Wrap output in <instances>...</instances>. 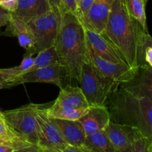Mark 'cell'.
Returning <instances> with one entry per match:
<instances>
[{"instance_id":"cell-25","label":"cell","mask_w":152,"mask_h":152,"mask_svg":"<svg viewBox=\"0 0 152 152\" xmlns=\"http://www.w3.org/2000/svg\"><path fill=\"white\" fill-rule=\"evenodd\" d=\"M93 1L94 0H80V1L78 8H77V16H78L80 21L83 20V18L86 16Z\"/></svg>"},{"instance_id":"cell-37","label":"cell","mask_w":152,"mask_h":152,"mask_svg":"<svg viewBox=\"0 0 152 152\" xmlns=\"http://www.w3.org/2000/svg\"><path fill=\"white\" fill-rule=\"evenodd\" d=\"M80 0H77V8H78V4H79V3H80Z\"/></svg>"},{"instance_id":"cell-26","label":"cell","mask_w":152,"mask_h":152,"mask_svg":"<svg viewBox=\"0 0 152 152\" xmlns=\"http://www.w3.org/2000/svg\"><path fill=\"white\" fill-rule=\"evenodd\" d=\"M61 11L71 12L77 15V0H61Z\"/></svg>"},{"instance_id":"cell-8","label":"cell","mask_w":152,"mask_h":152,"mask_svg":"<svg viewBox=\"0 0 152 152\" xmlns=\"http://www.w3.org/2000/svg\"><path fill=\"white\" fill-rule=\"evenodd\" d=\"M70 78L67 69L62 64H55L29 71L12 80L8 88L27 83H49L64 88V83Z\"/></svg>"},{"instance_id":"cell-10","label":"cell","mask_w":152,"mask_h":152,"mask_svg":"<svg viewBox=\"0 0 152 152\" xmlns=\"http://www.w3.org/2000/svg\"><path fill=\"white\" fill-rule=\"evenodd\" d=\"M111 141L114 152H132L133 143L140 134L133 127L111 122L104 130Z\"/></svg>"},{"instance_id":"cell-11","label":"cell","mask_w":152,"mask_h":152,"mask_svg":"<svg viewBox=\"0 0 152 152\" xmlns=\"http://www.w3.org/2000/svg\"><path fill=\"white\" fill-rule=\"evenodd\" d=\"M86 34L88 47L101 59L112 63L129 66L120 52L102 34L87 29Z\"/></svg>"},{"instance_id":"cell-7","label":"cell","mask_w":152,"mask_h":152,"mask_svg":"<svg viewBox=\"0 0 152 152\" xmlns=\"http://www.w3.org/2000/svg\"><path fill=\"white\" fill-rule=\"evenodd\" d=\"M36 116L38 124V146L42 148L58 152L68 145L53 119L48 115L45 108L42 105L37 104Z\"/></svg>"},{"instance_id":"cell-22","label":"cell","mask_w":152,"mask_h":152,"mask_svg":"<svg viewBox=\"0 0 152 152\" xmlns=\"http://www.w3.org/2000/svg\"><path fill=\"white\" fill-rule=\"evenodd\" d=\"M55 64H60V61L56 49L53 46L49 49L39 52L37 56L34 58V63L29 71H33L37 69L55 65Z\"/></svg>"},{"instance_id":"cell-19","label":"cell","mask_w":152,"mask_h":152,"mask_svg":"<svg viewBox=\"0 0 152 152\" xmlns=\"http://www.w3.org/2000/svg\"><path fill=\"white\" fill-rule=\"evenodd\" d=\"M34 61V58H33V56L25 55L19 65L10 68H0V89L8 88L9 83L12 80L29 72Z\"/></svg>"},{"instance_id":"cell-5","label":"cell","mask_w":152,"mask_h":152,"mask_svg":"<svg viewBox=\"0 0 152 152\" xmlns=\"http://www.w3.org/2000/svg\"><path fill=\"white\" fill-rule=\"evenodd\" d=\"M60 9L51 8L28 23L37 43V54L54 46L61 22Z\"/></svg>"},{"instance_id":"cell-32","label":"cell","mask_w":152,"mask_h":152,"mask_svg":"<svg viewBox=\"0 0 152 152\" xmlns=\"http://www.w3.org/2000/svg\"><path fill=\"white\" fill-rule=\"evenodd\" d=\"M46 1L48 2L51 8L61 9V5H62L61 0H46Z\"/></svg>"},{"instance_id":"cell-4","label":"cell","mask_w":152,"mask_h":152,"mask_svg":"<svg viewBox=\"0 0 152 152\" xmlns=\"http://www.w3.org/2000/svg\"><path fill=\"white\" fill-rule=\"evenodd\" d=\"M79 83L90 107L107 106L111 95L121 85L101 75L88 58L82 66Z\"/></svg>"},{"instance_id":"cell-34","label":"cell","mask_w":152,"mask_h":152,"mask_svg":"<svg viewBox=\"0 0 152 152\" xmlns=\"http://www.w3.org/2000/svg\"><path fill=\"white\" fill-rule=\"evenodd\" d=\"M15 149L10 146L0 145V152H14Z\"/></svg>"},{"instance_id":"cell-18","label":"cell","mask_w":152,"mask_h":152,"mask_svg":"<svg viewBox=\"0 0 152 152\" xmlns=\"http://www.w3.org/2000/svg\"><path fill=\"white\" fill-rule=\"evenodd\" d=\"M122 85L152 101V68L147 64L142 65L132 80Z\"/></svg>"},{"instance_id":"cell-3","label":"cell","mask_w":152,"mask_h":152,"mask_svg":"<svg viewBox=\"0 0 152 152\" xmlns=\"http://www.w3.org/2000/svg\"><path fill=\"white\" fill-rule=\"evenodd\" d=\"M107 107L111 121L136 128L152 142V101L142 94L120 85Z\"/></svg>"},{"instance_id":"cell-9","label":"cell","mask_w":152,"mask_h":152,"mask_svg":"<svg viewBox=\"0 0 152 152\" xmlns=\"http://www.w3.org/2000/svg\"><path fill=\"white\" fill-rule=\"evenodd\" d=\"M88 60L92 65L104 77L119 83L123 84L129 82L134 78L137 71L127 65L115 64L101 59L95 55L88 46Z\"/></svg>"},{"instance_id":"cell-14","label":"cell","mask_w":152,"mask_h":152,"mask_svg":"<svg viewBox=\"0 0 152 152\" xmlns=\"http://www.w3.org/2000/svg\"><path fill=\"white\" fill-rule=\"evenodd\" d=\"M79 122L83 125L87 137L103 131L111 122V116L107 106H94L89 107Z\"/></svg>"},{"instance_id":"cell-29","label":"cell","mask_w":152,"mask_h":152,"mask_svg":"<svg viewBox=\"0 0 152 152\" xmlns=\"http://www.w3.org/2000/svg\"><path fill=\"white\" fill-rule=\"evenodd\" d=\"M10 13L0 7V29L1 27L7 25L10 19Z\"/></svg>"},{"instance_id":"cell-16","label":"cell","mask_w":152,"mask_h":152,"mask_svg":"<svg viewBox=\"0 0 152 152\" xmlns=\"http://www.w3.org/2000/svg\"><path fill=\"white\" fill-rule=\"evenodd\" d=\"M51 9L46 0H18L16 10L12 14L28 23Z\"/></svg>"},{"instance_id":"cell-2","label":"cell","mask_w":152,"mask_h":152,"mask_svg":"<svg viewBox=\"0 0 152 152\" xmlns=\"http://www.w3.org/2000/svg\"><path fill=\"white\" fill-rule=\"evenodd\" d=\"M61 13L54 47L60 64L67 69L70 78L79 83L82 66L88 58L86 28L76 14L67 11Z\"/></svg>"},{"instance_id":"cell-15","label":"cell","mask_w":152,"mask_h":152,"mask_svg":"<svg viewBox=\"0 0 152 152\" xmlns=\"http://www.w3.org/2000/svg\"><path fill=\"white\" fill-rule=\"evenodd\" d=\"M52 105L71 110L88 109L90 107L80 87L69 85L60 89L59 95Z\"/></svg>"},{"instance_id":"cell-6","label":"cell","mask_w":152,"mask_h":152,"mask_svg":"<svg viewBox=\"0 0 152 152\" xmlns=\"http://www.w3.org/2000/svg\"><path fill=\"white\" fill-rule=\"evenodd\" d=\"M37 104H30L2 112L4 119L19 136L31 145H38V124L36 116Z\"/></svg>"},{"instance_id":"cell-23","label":"cell","mask_w":152,"mask_h":152,"mask_svg":"<svg viewBox=\"0 0 152 152\" xmlns=\"http://www.w3.org/2000/svg\"><path fill=\"white\" fill-rule=\"evenodd\" d=\"M129 14L140 22L146 32L148 31L145 15V3L143 0H123Z\"/></svg>"},{"instance_id":"cell-36","label":"cell","mask_w":152,"mask_h":152,"mask_svg":"<svg viewBox=\"0 0 152 152\" xmlns=\"http://www.w3.org/2000/svg\"><path fill=\"white\" fill-rule=\"evenodd\" d=\"M43 151H44V152H55L53 151H51V150H49V149H44L42 148Z\"/></svg>"},{"instance_id":"cell-12","label":"cell","mask_w":152,"mask_h":152,"mask_svg":"<svg viewBox=\"0 0 152 152\" xmlns=\"http://www.w3.org/2000/svg\"><path fill=\"white\" fill-rule=\"evenodd\" d=\"M114 0H94L81 22L85 28L97 34L104 31Z\"/></svg>"},{"instance_id":"cell-35","label":"cell","mask_w":152,"mask_h":152,"mask_svg":"<svg viewBox=\"0 0 152 152\" xmlns=\"http://www.w3.org/2000/svg\"><path fill=\"white\" fill-rule=\"evenodd\" d=\"M81 148H82V149H83V151H84V152H94V151H92L91 150H90V149H88V148H86V146H84V145L82 146Z\"/></svg>"},{"instance_id":"cell-28","label":"cell","mask_w":152,"mask_h":152,"mask_svg":"<svg viewBox=\"0 0 152 152\" xmlns=\"http://www.w3.org/2000/svg\"><path fill=\"white\" fill-rule=\"evenodd\" d=\"M143 61L152 68V46H143Z\"/></svg>"},{"instance_id":"cell-38","label":"cell","mask_w":152,"mask_h":152,"mask_svg":"<svg viewBox=\"0 0 152 152\" xmlns=\"http://www.w3.org/2000/svg\"><path fill=\"white\" fill-rule=\"evenodd\" d=\"M143 1H144V2H145V4H146V3H147V1H148V0H143Z\"/></svg>"},{"instance_id":"cell-30","label":"cell","mask_w":152,"mask_h":152,"mask_svg":"<svg viewBox=\"0 0 152 152\" xmlns=\"http://www.w3.org/2000/svg\"><path fill=\"white\" fill-rule=\"evenodd\" d=\"M14 152H44V151L39 146L31 145L28 146V147L18 149V150L15 151Z\"/></svg>"},{"instance_id":"cell-21","label":"cell","mask_w":152,"mask_h":152,"mask_svg":"<svg viewBox=\"0 0 152 152\" xmlns=\"http://www.w3.org/2000/svg\"><path fill=\"white\" fill-rule=\"evenodd\" d=\"M84 146L94 152H114V147L104 131L87 136Z\"/></svg>"},{"instance_id":"cell-13","label":"cell","mask_w":152,"mask_h":152,"mask_svg":"<svg viewBox=\"0 0 152 152\" xmlns=\"http://www.w3.org/2000/svg\"><path fill=\"white\" fill-rule=\"evenodd\" d=\"M4 34L17 37L19 45L26 52L25 55L33 56L37 54L36 39L28 23L19 19L11 13Z\"/></svg>"},{"instance_id":"cell-31","label":"cell","mask_w":152,"mask_h":152,"mask_svg":"<svg viewBox=\"0 0 152 152\" xmlns=\"http://www.w3.org/2000/svg\"><path fill=\"white\" fill-rule=\"evenodd\" d=\"M58 152H84L81 147H76V146L70 145H68L66 148L62 151H59Z\"/></svg>"},{"instance_id":"cell-33","label":"cell","mask_w":152,"mask_h":152,"mask_svg":"<svg viewBox=\"0 0 152 152\" xmlns=\"http://www.w3.org/2000/svg\"><path fill=\"white\" fill-rule=\"evenodd\" d=\"M152 46V37L149 34V33H146L144 37V44L143 46Z\"/></svg>"},{"instance_id":"cell-24","label":"cell","mask_w":152,"mask_h":152,"mask_svg":"<svg viewBox=\"0 0 152 152\" xmlns=\"http://www.w3.org/2000/svg\"><path fill=\"white\" fill-rule=\"evenodd\" d=\"M132 152H152V142L139 134L134 141Z\"/></svg>"},{"instance_id":"cell-20","label":"cell","mask_w":152,"mask_h":152,"mask_svg":"<svg viewBox=\"0 0 152 152\" xmlns=\"http://www.w3.org/2000/svg\"><path fill=\"white\" fill-rule=\"evenodd\" d=\"M0 145L10 146L15 151L31 145V143L15 132L5 120L3 113L0 115Z\"/></svg>"},{"instance_id":"cell-17","label":"cell","mask_w":152,"mask_h":152,"mask_svg":"<svg viewBox=\"0 0 152 152\" xmlns=\"http://www.w3.org/2000/svg\"><path fill=\"white\" fill-rule=\"evenodd\" d=\"M64 139L70 145L82 147L84 145L86 134L79 120L69 121L53 119Z\"/></svg>"},{"instance_id":"cell-27","label":"cell","mask_w":152,"mask_h":152,"mask_svg":"<svg viewBox=\"0 0 152 152\" xmlns=\"http://www.w3.org/2000/svg\"><path fill=\"white\" fill-rule=\"evenodd\" d=\"M18 0H0V7L10 13H13L16 10Z\"/></svg>"},{"instance_id":"cell-39","label":"cell","mask_w":152,"mask_h":152,"mask_svg":"<svg viewBox=\"0 0 152 152\" xmlns=\"http://www.w3.org/2000/svg\"><path fill=\"white\" fill-rule=\"evenodd\" d=\"M1 113H2V112H1V110H0V115H1Z\"/></svg>"},{"instance_id":"cell-1","label":"cell","mask_w":152,"mask_h":152,"mask_svg":"<svg viewBox=\"0 0 152 152\" xmlns=\"http://www.w3.org/2000/svg\"><path fill=\"white\" fill-rule=\"evenodd\" d=\"M142 25L129 13L123 0H114L105 30L102 34L120 52L134 70L145 63L143 61L144 37Z\"/></svg>"}]
</instances>
